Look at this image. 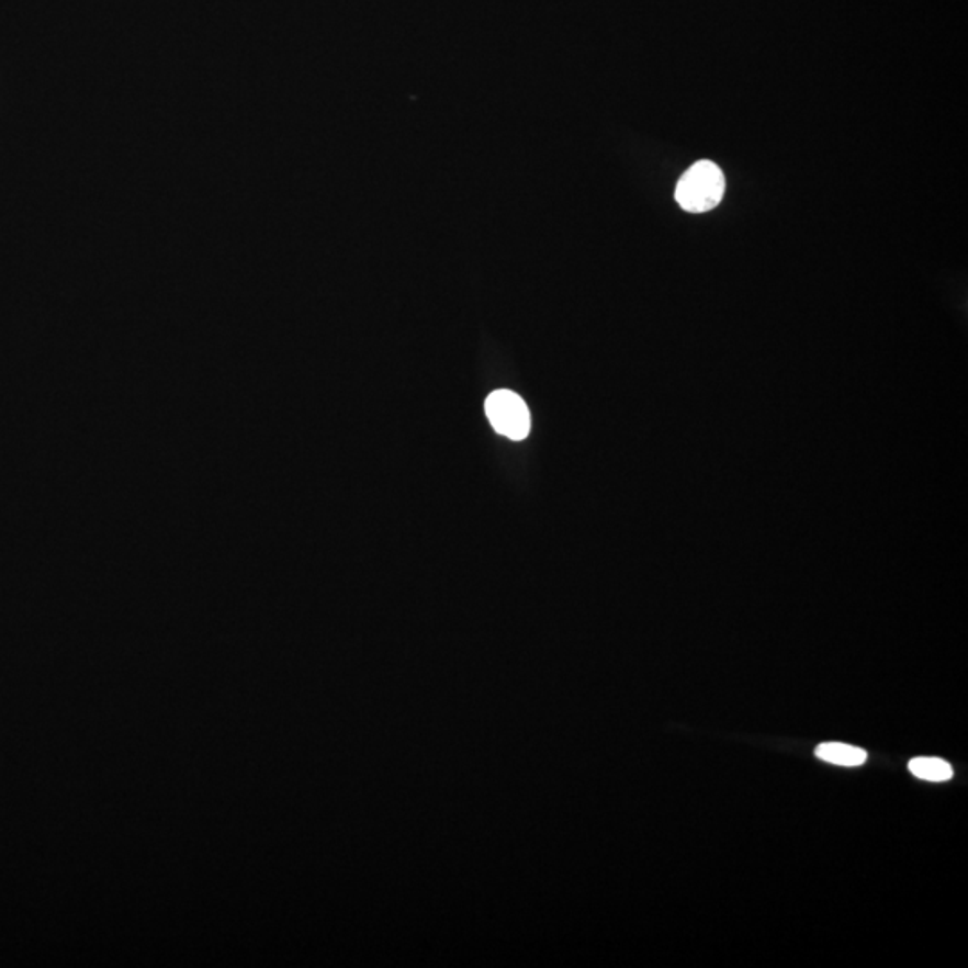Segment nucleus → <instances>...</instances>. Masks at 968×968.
<instances>
[{
  "instance_id": "f03ea898",
  "label": "nucleus",
  "mask_w": 968,
  "mask_h": 968,
  "mask_svg": "<svg viewBox=\"0 0 968 968\" xmlns=\"http://www.w3.org/2000/svg\"><path fill=\"white\" fill-rule=\"evenodd\" d=\"M486 415L494 429L499 435L508 436L511 440L528 438L531 430V416H529L526 402L517 393L509 390H499L486 398L484 404Z\"/></svg>"
},
{
  "instance_id": "7ed1b4c3",
  "label": "nucleus",
  "mask_w": 968,
  "mask_h": 968,
  "mask_svg": "<svg viewBox=\"0 0 968 968\" xmlns=\"http://www.w3.org/2000/svg\"><path fill=\"white\" fill-rule=\"evenodd\" d=\"M817 757L822 758L825 763L854 768V766L865 764L868 753H866L865 750L851 746V744L823 743L817 748Z\"/></svg>"
},
{
  "instance_id": "20e7f679",
  "label": "nucleus",
  "mask_w": 968,
  "mask_h": 968,
  "mask_svg": "<svg viewBox=\"0 0 968 968\" xmlns=\"http://www.w3.org/2000/svg\"><path fill=\"white\" fill-rule=\"evenodd\" d=\"M910 772L914 777L930 783H947L953 778V768L942 758L916 757L910 761Z\"/></svg>"
},
{
  "instance_id": "f257e3e1",
  "label": "nucleus",
  "mask_w": 968,
  "mask_h": 968,
  "mask_svg": "<svg viewBox=\"0 0 968 968\" xmlns=\"http://www.w3.org/2000/svg\"><path fill=\"white\" fill-rule=\"evenodd\" d=\"M724 194L723 171L714 161H696L676 185V201L685 212L704 214L721 203Z\"/></svg>"
}]
</instances>
